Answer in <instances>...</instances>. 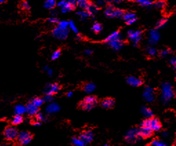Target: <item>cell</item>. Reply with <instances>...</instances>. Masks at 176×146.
<instances>
[{"label":"cell","mask_w":176,"mask_h":146,"mask_svg":"<svg viewBox=\"0 0 176 146\" xmlns=\"http://www.w3.org/2000/svg\"><path fill=\"white\" fill-rule=\"evenodd\" d=\"M21 6H22V9H24V10L30 9V5H29V2H28V1H23Z\"/></svg>","instance_id":"ee69618b"},{"label":"cell","mask_w":176,"mask_h":146,"mask_svg":"<svg viewBox=\"0 0 176 146\" xmlns=\"http://www.w3.org/2000/svg\"><path fill=\"white\" fill-rule=\"evenodd\" d=\"M167 19H165V18H163V19H159L158 22H157V24H156V27L157 28H162L167 25Z\"/></svg>","instance_id":"836d02e7"},{"label":"cell","mask_w":176,"mask_h":146,"mask_svg":"<svg viewBox=\"0 0 176 146\" xmlns=\"http://www.w3.org/2000/svg\"><path fill=\"white\" fill-rule=\"evenodd\" d=\"M170 64L173 67V68L176 70V59L174 57H172L170 59Z\"/></svg>","instance_id":"bcb514c9"},{"label":"cell","mask_w":176,"mask_h":146,"mask_svg":"<svg viewBox=\"0 0 176 146\" xmlns=\"http://www.w3.org/2000/svg\"><path fill=\"white\" fill-rule=\"evenodd\" d=\"M123 18H124V21L126 22V24H129V25L133 24V23H135V22L136 21L135 15L134 13L131 12L124 13V15H123Z\"/></svg>","instance_id":"d6986e66"},{"label":"cell","mask_w":176,"mask_h":146,"mask_svg":"<svg viewBox=\"0 0 176 146\" xmlns=\"http://www.w3.org/2000/svg\"><path fill=\"white\" fill-rule=\"evenodd\" d=\"M86 11L90 13V15H95L98 12V7L95 4H90Z\"/></svg>","instance_id":"83f0119b"},{"label":"cell","mask_w":176,"mask_h":146,"mask_svg":"<svg viewBox=\"0 0 176 146\" xmlns=\"http://www.w3.org/2000/svg\"><path fill=\"white\" fill-rule=\"evenodd\" d=\"M153 131L148 127L141 126L140 128L138 129V133L139 135L142 138H148L150 137L152 134Z\"/></svg>","instance_id":"e0dca14e"},{"label":"cell","mask_w":176,"mask_h":146,"mask_svg":"<svg viewBox=\"0 0 176 146\" xmlns=\"http://www.w3.org/2000/svg\"><path fill=\"white\" fill-rule=\"evenodd\" d=\"M60 110V107L57 103L52 102L50 103L46 108V112L48 114H54V113H57L59 112Z\"/></svg>","instance_id":"ac0fdd59"},{"label":"cell","mask_w":176,"mask_h":146,"mask_svg":"<svg viewBox=\"0 0 176 146\" xmlns=\"http://www.w3.org/2000/svg\"><path fill=\"white\" fill-rule=\"evenodd\" d=\"M169 53H170V50H167V49H166V50H162V51L160 52V55H162V57H166V56H167V55H169Z\"/></svg>","instance_id":"c3c4849f"},{"label":"cell","mask_w":176,"mask_h":146,"mask_svg":"<svg viewBox=\"0 0 176 146\" xmlns=\"http://www.w3.org/2000/svg\"><path fill=\"white\" fill-rule=\"evenodd\" d=\"M98 103V100L94 96H88L84 99L80 103V107L84 110H91Z\"/></svg>","instance_id":"3957f363"},{"label":"cell","mask_w":176,"mask_h":146,"mask_svg":"<svg viewBox=\"0 0 176 146\" xmlns=\"http://www.w3.org/2000/svg\"><path fill=\"white\" fill-rule=\"evenodd\" d=\"M68 3L70 4V6L74 8L75 6H77V0H68Z\"/></svg>","instance_id":"681fc988"},{"label":"cell","mask_w":176,"mask_h":146,"mask_svg":"<svg viewBox=\"0 0 176 146\" xmlns=\"http://www.w3.org/2000/svg\"><path fill=\"white\" fill-rule=\"evenodd\" d=\"M60 56V50H55L53 53L52 54L51 59L52 60H55L58 59Z\"/></svg>","instance_id":"b9f144b4"},{"label":"cell","mask_w":176,"mask_h":146,"mask_svg":"<svg viewBox=\"0 0 176 146\" xmlns=\"http://www.w3.org/2000/svg\"><path fill=\"white\" fill-rule=\"evenodd\" d=\"M38 112V107L33 103L32 102L29 103L26 106V113L29 116H35Z\"/></svg>","instance_id":"2e32d148"},{"label":"cell","mask_w":176,"mask_h":146,"mask_svg":"<svg viewBox=\"0 0 176 146\" xmlns=\"http://www.w3.org/2000/svg\"><path fill=\"white\" fill-rule=\"evenodd\" d=\"M73 92H68L67 93V96H68V97H71V96H73Z\"/></svg>","instance_id":"9f6ffc18"},{"label":"cell","mask_w":176,"mask_h":146,"mask_svg":"<svg viewBox=\"0 0 176 146\" xmlns=\"http://www.w3.org/2000/svg\"><path fill=\"white\" fill-rule=\"evenodd\" d=\"M121 38V35L120 33L118 31H115V32H112L111 34H110L109 35L106 37V39H105V42H109V41L113 40V39H120Z\"/></svg>","instance_id":"d4e9b609"},{"label":"cell","mask_w":176,"mask_h":146,"mask_svg":"<svg viewBox=\"0 0 176 146\" xmlns=\"http://www.w3.org/2000/svg\"><path fill=\"white\" fill-rule=\"evenodd\" d=\"M57 11H52L51 12H50V15H52V17H55L56 15H57Z\"/></svg>","instance_id":"11a10c76"},{"label":"cell","mask_w":176,"mask_h":146,"mask_svg":"<svg viewBox=\"0 0 176 146\" xmlns=\"http://www.w3.org/2000/svg\"><path fill=\"white\" fill-rule=\"evenodd\" d=\"M52 36L55 38L64 40L68 37V28H62L57 26L52 30Z\"/></svg>","instance_id":"8992f818"},{"label":"cell","mask_w":176,"mask_h":146,"mask_svg":"<svg viewBox=\"0 0 176 146\" xmlns=\"http://www.w3.org/2000/svg\"><path fill=\"white\" fill-rule=\"evenodd\" d=\"M162 136L163 137H167L168 136H169V133H168V132H167V131H164V132H162Z\"/></svg>","instance_id":"f5cc1de1"},{"label":"cell","mask_w":176,"mask_h":146,"mask_svg":"<svg viewBox=\"0 0 176 146\" xmlns=\"http://www.w3.org/2000/svg\"><path fill=\"white\" fill-rule=\"evenodd\" d=\"M23 121V118L22 115H19V114H16L15 116L13 117V119H12V124L15 125V126H17V125H19L20 124H22Z\"/></svg>","instance_id":"f1b7e54d"},{"label":"cell","mask_w":176,"mask_h":146,"mask_svg":"<svg viewBox=\"0 0 176 146\" xmlns=\"http://www.w3.org/2000/svg\"><path fill=\"white\" fill-rule=\"evenodd\" d=\"M77 15L80 17L81 19H86V18H88L90 15V13L87 11H86V10H82V11H78V12L77 13Z\"/></svg>","instance_id":"f546056e"},{"label":"cell","mask_w":176,"mask_h":146,"mask_svg":"<svg viewBox=\"0 0 176 146\" xmlns=\"http://www.w3.org/2000/svg\"><path fill=\"white\" fill-rule=\"evenodd\" d=\"M58 26L62 28H68V22H67V21H61V22H58Z\"/></svg>","instance_id":"60d3db41"},{"label":"cell","mask_w":176,"mask_h":146,"mask_svg":"<svg viewBox=\"0 0 176 146\" xmlns=\"http://www.w3.org/2000/svg\"><path fill=\"white\" fill-rule=\"evenodd\" d=\"M52 100H53V96L52 94H46L44 98V101L46 103H50L52 102Z\"/></svg>","instance_id":"ab89813d"},{"label":"cell","mask_w":176,"mask_h":146,"mask_svg":"<svg viewBox=\"0 0 176 146\" xmlns=\"http://www.w3.org/2000/svg\"><path fill=\"white\" fill-rule=\"evenodd\" d=\"M17 140L20 144H22L23 145H26L31 142L32 137H31V134L29 132L23 131V132L18 133Z\"/></svg>","instance_id":"52a82bcc"},{"label":"cell","mask_w":176,"mask_h":146,"mask_svg":"<svg viewBox=\"0 0 176 146\" xmlns=\"http://www.w3.org/2000/svg\"><path fill=\"white\" fill-rule=\"evenodd\" d=\"M128 84L133 87H138L142 83V81L141 79L135 77H129L126 79Z\"/></svg>","instance_id":"ffe728a7"},{"label":"cell","mask_w":176,"mask_h":146,"mask_svg":"<svg viewBox=\"0 0 176 146\" xmlns=\"http://www.w3.org/2000/svg\"><path fill=\"white\" fill-rule=\"evenodd\" d=\"M107 1H108V0H97V2H98L99 4L102 5V4H104V3Z\"/></svg>","instance_id":"816d5d0a"},{"label":"cell","mask_w":176,"mask_h":146,"mask_svg":"<svg viewBox=\"0 0 176 146\" xmlns=\"http://www.w3.org/2000/svg\"><path fill=\"white\" fill-rule=\"evenodd\" d=\"M166 6V3L164 1H162V0H159V1H156L155 3L154 4V6L157 9H162L165 7Z\"/></svg>","instance_id":"e575fe53"},{"label":"cell","mask_w":176,"mask_h":146,"mask_svg":"<svg viewBox=\"0 0 176 146\" xmlns=\"http://www.w3.org/2000/svg\"><path fill=\"white\" fill-rule=\"evenodd\" d=\"M133 1L141 5V6H145V7H149L152 4V2L150 0H133Z\"/></svg>","instance_id":"1f68e13d"},{"label":"cell","mask_w":176,"mask_h":146,"mask_svg":"<svg viewBox=\"0 0 176 146\" xmlns=\"http://www.w3.org/2000/svg\"><path fill=\"white\" fill-rule=\"evenodd\" d=\"M41 125V121H38L37 120L36 121H35V122L33 123V126H39Z\"/></svg>","instance_id":"f907efd6"},{"label":"cell","mask_w":176,"mask_h":146,"mask_svg":"<svg viewBox=\"0 0 176 146\" xmlns=\"http://www.w3.org/2000/svg\"><path fill=\"white\" fill-rule=\"evenodd\" d=\"M31 102H32L35 106H36L37 107H40V106H42V105H43V103L44 102V99H41V98H34V99H32V101H31Z\"/></svg>","instance_id":"d6a6232c"},{"label":"cell","mask_w":176,"mask_h":146,"mask_svg":"<svg viewBox=\"0 0 176 146\" xmlns=\"http://www.w3.org/2000/svg\"><path fill=\"white\" fill-rule=\"evenodd\" d=\"M104 14L106 17L109 18L113 17H123L124 12L120 9H114L112 6H108L106 9H105Z\"/></svg>","instance_id":"277c9868"},{"label":"cell","mask_w":176,"mask_h":146,"mask_svg":"<svg viewBox=\"0 0 176 146\" xmlns=\"http://www.w3.org/2000/svg\"><path fill=\"white\" fill-rule=\"evenodd\" d=\"M57 6L60 8L62 13H68L73 9V8L70 6V4H69L68 1H65V0H62V1H60V2L57 3Z\"/></svg>","instance_id":"5bb4252c"},{"label":"cell","mask_w":176,"mask_h":146,"mask_svg":"<svg viewBox=\"0 0 176 146\" xmlns=\"http://www.w3.org/2000/svg\"><path fill=\"white\" fill-rule=\"evenodd\" d=\"M147 53H148V55H150V56H152V57L155 56V55H157V50H156L155 48H153V47L148 48Z\"/></svg>","instance_id":"f35d334b"},{"label":"cell","mask_w":176,"mask_h":146,"mask_svg":"<svg viewBox=\"0 0 176 146\" xmlns=\"http://www.w3.org/2000/svg\"><path fill=\"white\" fill-rule=\"evenodd\" d=\"M128 37L134 45H137L142 39V32L140 30H131L128 32Z\"/></svg>","instance_id":"9c48e42d"},{"label":"cell","mask_w":176,"mask_h":146,"mask_svg":"<svg viewBox=\"0 0 176 146\" xmlns=\"http://www.w3.org/2000/svg\"><path fill=\"white\" fill-rule=\"evenodd\" d=\"M90 3L88 0H77V6H78L82 10H87Z\"/></svg>","instance_id":"cb8c5ba5"},{"label":"cell","mask_w":176,"mask_h":146,"mask_svg":"<svg viewBox=\"0 0 176 146\" xmlns=\"http://www.w3.org/2000/svg\"><path fill=\"white\" fill-rule=\"evenodd\" d=\"M17 129L13 126H9L5 129L4 132V138L8 141H14L17 139L18 136Z\"/></svg>","instance_id":"5b68a950"},{"label":"cell","mask_w":176,"mask_h":146,"mask_svg":"<svg viewBox=\"0 0 176 146\" xmlns=\"http://www.w3.org/2000/svg\"><path fill=\"white\" fill-rule=\"evenodd\" d=\"M175 95H176V90H175Z\"/></svg>","instance_id":"680465c9"},{"label":"cell","mask_w":176,"mask_h":146,"mask_svg":"<svg viewBox=\"0 0 176 146\" xmlns=\"http://www.w3.org/2000/svg\"><path fill=\"white\" fill-rule=\"evenodd\" d=\"M80 138L83 140L85 143H89L93 141V134L91 131L86 130L82 132L80 135Z\"/></svg>","instance_id":"9a60e30c"},{"label":"cell","mask_w":176,"mask_h":146,"mask_svg":"<svg viewBox=\"0 0 176 146\" xmlns=\"http://www.w3.org/2000/svg\"><path fill=\"white\" fill-rule=\"evenodd\" d=\"M95 89V85L93 83H88L84 86V92L87 94H90V93L93 92Z\"/></svg>","instance_id":"484cf974"},{"label":"cell","mask_w":176,"mask_h":146,"mask_svg":"<svg viewBox=\"0 0 176 146\" xmlns=\"http://www.w3.org/2000/svg\"><path fill=\"white\" fill-rule=\"evenodd\" d=\"M114 100L111 99V98H107V99H104L103 101H102L101 105L103 108L108 109V108H111L113 107V106H114Z\"/></svg>","instance_id":"44dd1931"},{"label":"cell","mask_w":176,"mask_h":146,"mask_svg":"<svg viewBox=\"0 0 176 146\" xmlns=\"http://www.w3.org/2000/svg\"><path fill=\"white\" fill-rule=\"evenodd\" d=\"M48 22L51 23V24H56V23H58V19H57V18L55 17H52L50 18H49L48 19Z\"/></svg>","instance_id":"7dc6e473"},{"label":"cell","mask_w":176,"mask_h":146,"mask_svg":"<svg viewBox=\"0 0 176 146\" xmlns=\"http://www.w3.org/2000/svg\"><path fill=\"white\" fill-rule=\"evenodd\" d=\"M60 90V86L57 83H49L44 88V92L46 94H53Z\"/></svg>","instance_id":"8fae6325"},{"label":"cell","mask_w":176,"mask_h":146,"mask_svg":"<svg viewBox=\"0 0 176 146\" xmlns=\"http://www.w3.org/2000/svg\"><path fill=\"white\" fill-rule=\"evenodd\" d=\"M174 92L171 85L168 82L164 83L161 88V99L164 103H168L173 97Z\"/></svg>","instance_id":"6da1fadb"},{"label":"cell","mask_w":176,"mask_h":146,"mask_svg":"<svg viewBox=\"0 0 176 146\" xmlns=\"http://www.w3.org/2000/svg\"><path fill=\"white\" fill-rule=\"evenodd\" d=\"M141 126L149 128L153 132L159 131L161 129V127H162L160 122H159L158 119L153 117L149 118V119L143 121L142 124H141Z\"/></svg>","instance_id":"7a4b0ae2"},{"label":"cell","mask_w":176,"mask_h":146,"mask_svg":"<svg viewBox=\"0 0 176 146\" xmlns=\"http://www.w3.org/2000/svg\"><path fill=\"white\" fill-rule=\"evenodd\" d=\"M143 98L147 102L151 103L155 99L154 90L151 87L147 86L144 88V92H143Z\"/></svg>","instance_id":"30bf717a"},{"label":"cell","mask_w":176,"mask_h":146,"mask_svg":"<svg viewBox=\"0 0 176 146\" xmlns=\"http://www.w3.org/2000/svg\"><path fill=\"white\" fill-rule=\"evenodd\" d=\"M14 112L15 114L22 115L26 113V106H23L22 104H18L14 108Z\"/></svg>","instance_id":"7402d4cb"},{"label":"cell","mask_w":176,"mask_h":146,"mask_svg":"<svg viewBox=\"0 0 176 146\" xmlns=\"http://www.w3.org/2000/svg\"><path fill=\"white\" fill-rule=\"evenodd\" d=\"M139 138H141V137L138 133V129L135 128L129 129L125 135V139L129 143H134L137 141Z\"/></svg>","instance_id":"ba28073f"},{"label":"cell","mask_w":176,"mask_h":146,"mask_svg":"<svg viewBox=\"0 0 176 146\" xmlns=\"http://www.w3.org/2000/svg\"><path fill=\"white\" fill-rule=\"evenodd\" d=\"M72 143L75 146H84L85 144H86L83 141V140L80 139V137L73 138V139H72Z\"/></svg>","instance_id":"4dcf8cb0"},{"label":"cell","mask_w":176,"mask_h":146,"mask_svg":"<svg viewBox=\"0 0 176 146\" xmlns=\"http://www.w3.org/2000/svg\"><path fill=\"white\" fill-rule=\"evenodd\" d=\"M175 145H176V142H175Z\"/></svg>","instance_id":"91938a15"},{"label":"cell","mask_w":176,"mask_h":146,"mask_svg":"<svg viewBox=\"0 0 176 146\" xmlns=\"http://www.w3.org/2000/svg\"><path fill=\"white\" fill-rule=\"evenodd\" d=\"M56 5L55 0H46L44 2V7L47 9L51 10L53 9Z\"/></svg>","instance_id":"4316f807"},{"label":"cell","mask_w":176,"mask_h":146,"mask_svg":"<svg viewBox=\"0 0 176 146\" xmlns=\"http://www.w3.org/2000/svg\"><path fill=\"white\" fill-rule=\"evenodd\" d=\"M44 71H46L47 74L49 75V76H52V73H53L52 69H50L48 66V65H46V66L44 67Z\"/></svg>","instance_id":"f6af8a7d"},{"label":"cell","mask_w":176,"mask_h":146,"mask_svg":"<svg viewBox=\"0 0 176 146\" xmlns=\"http://www.w3.org/2000/svg\"><path fill=\"white\" fill-rule=\"evenodd\" d=\"M102 27L101 24H98V23H95L93 26H92V30L93 32H96V33L100 32L102 30Z\"/></svg>","instance_id":"d590c367"},{"label":"cell","mask_w":176,"mask_h":146,"mask_svg":"<svg viewBox=\"0 0 176 146\" xmlns=\"http://www.w3.org/2000/svg\"><path fill=\"white\" fill-rule=\"evenodd\" d=\"M92 50H89V49H87V50H86L84 51V53L86 54V55H90V54H92Z\"/></svg>","instance_id":"db71d44e"},{"label":"cell","mask_w":176,"mask_h":146,"mask_svg":"<svg viewBox=\"0 0 176 146\" xmlns=\"http://www.w3.org/2000/svg\"><path fill=\"white\" fill-rule=\"evenodd\" d=\"M159 39V33L157 30H151L149 32V42L151 45L157 44Z\"/></svg>","instance_id":"7c38bea8"},{"label":"cell","mask_w":176,"mask_h":146,"mask_svg":"<svg viewBox=\"0 0 176 146\" xmlns=\"http://www.w3.org/2000/svg\"><path fill=\"white\" fill-rule=\"evenodd\" d=\"M68 28L70 29V30L73 31L75 33H78V30H77V28L75 26V24H74L73 21H70L68 22Z\"/></svg>","instance_id":"8d00e7d4"},{"label":"cell","mask_w":176,"mask_h":146,"mask_svg":"<svg viewBox=\"0 0 176 146\" xmlns=\"http://www.w3.org/2000/svg\"><path fill=\"white\" fill-rule=\"evenodd\" d=\"M5 1H6V0H0V4H1V3L4 2Z\"/></svg>","instance_id":"6f0895ef"},{"label":"cell","mask_w":176,"mask_h":146,"mask_svg":"<svg viewBox=\"0 0 176 146\" xmlns=\"http://www.w3.org/2000/svg\"><path fill=\"white\" fill-rule=\"evenodd\" d=\"M107 44L110 47H111L113 50H116V51L120 50L123 46V42L121 38L109 41V42H107Z\"/></svg>","instance_id":"4fadbf2b"},{"label":"cell","mask_w":176,"mask_h":146,"mask_svg":"<svg viewBox=\"0 0 176 146\" xmlns=\"http://www.w3.org/2000/svg\"><path fill=\"white\" fill-rule=\"evenodd\" d=\"M151 144L153 146H166L167 145V144H166L164 141H161V140H157V139L153 141Z\"/></svg>","instance_id":"74e56055"},{"label":"cell","mask_w":176,"mask_h":146,"mask_svg":"<svg viewBox=\"0 0 176 146\" xmlns=\"http://www.w3.org/2000/svg\"><path fill=\"white\" fill-rule=\"evenodd\" d=\"M36 116H37V120L40 121H45L46 118L45 116L41 112H37V114H36Z\"/></svg>","instance_id":"7bdbcfd3"},{"label":"cell","mask_w":176,"mask_h":146,"mask_svg":"<svg viewBox=\"0 0 176 146\" xmlns=\"http://www.w3.org/2000/svg\"><path fill=\"white\" fill-rule=\"evenodd\" d=\"M141 112H142L143 115L145 116L146 118H147V119L153 117V113L152 110H151L150 108L145 107V106L142 108V109H141Z\"/></svg>","instance_id":"603a6c76"}]
</instances>
